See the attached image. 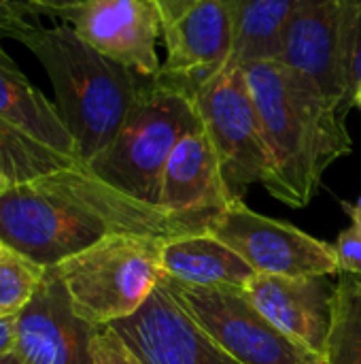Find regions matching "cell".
Wrapping results in <instances>:
<instances>
[{"label": "cell", "instance_id": "d6a6232c", "mask_svg": "<svg viewBox=\"0 0 361 364\" xmlns=\"http://www.w3.org/2000/svg\"><path fill=\"white\" fill-rule=\"evenodd\" d=\"M0 245H2V241H0Z\"/></svg>", "mask_w": 361, "mask_h": 364}, {"label": "cell", "instance_id": "44dd1931", "mask_svg": "<svg viewBox=\"0 0 361 364\" xmlns=\"http://www.w3.org/2000/svg\"><path fill=\"white\" fill-rule=\"evenodd\" d=\"M47 267L0 245V316H17L36 292Z\"/></svg>", "mask_w": 361, "mask_h": 364}, {"label": "cell", "instance_id": "4dcf8cb0", "mask_svg": "<svg viewBox=\"0 0 361 364\" xmlns=\"http://www.w3.org/2000/svg\"><path fill=\"white\" fill-rule=\"evenodd\" d=\"M13 188V183H11V179L4 175V173H0V196L6 192V190H11Z\"/></svg>", "mask_w": 361, "mask_h": 364}, {"label": "cell", "instance_id": "7c38bea8", "mask_svg": "<svg viewBox=\"0 0 361 364\" xmlns=\"http://www.w3.org/2000/svg\"><path fill=\"white\" fill-rule=\"evenodd\" d=\"M96 328L72 311L62 279L47 267L30 303L17 314L15 352L26 364H94Z\"/></svg>", "mask_w": 361, "mask_h": 364}, {"label": "cell", "instance_id": "1f68e13d", "mask_svg": "<svg viewBox=\"0 0 361 364\" xmlns=\"http://www.w3.org/2000/svg\"><path fill=\"white\" fill-rule=\"evenodd\" d=\"M306 364H326V360H323V358H313L311 363H306Z\"/></svg>", "mask_w": 361, "mask_h": 364}, {"label": "cell", "instance_id": "8992f818", "mask_svg": "<svg viewBox=\"0 0 361 364\" xmlns=\"http://www.w3.org/2000/svg\"><path fill=\"white\" fill-rule=\"evenodd\" d=\"M194 102L219 156L230 194L243 200L253 183L266 188L274 166L245 68H223L194 94Z\"/></svg>", "mask_w": 361, "mask_h": 364}, {"label": "cell", "instance_id": "ac0fdd59", "mask_svg": "<svg viewBox=\"0 0 361 364\" xmlns=\"http://www.w3.org/2000/svg\"><path fill=\"white\" fill-rule=\"evenodd\" d=\"M302 0H240L236 43L228 66L279 60L285 30Z\"/></svg>", "mask_w": 361, "mask_h": 364}, {"label": "cell", "instance_id": "cb8c5ba5", "mask_svg": "<svg viewBox=\"0 0 361 364\" xmlns=\"http://www.w3.org/2000/svg\"><path fill=\"white\" fill-rule=\"evenodd\" d=\"M338 267L343 275H361V228L351 224L334 243Z\"/></svg>", "mask_w": 361, "mask_h": 364}, {"label": "cell", "instance_id": "83f0119b", "mask_svg": "<svg viewBox=\"0 0 361 364\" xmlns=\"http://www.w3.org/2000/svg\"><path fill=\"white\" fill-rule=\"evenodd\" d=\"M17 343V316H0V358L15 352Z\"/></svg>", "mask_w": 361, "mask_h": 364}, {"label": "cell", "instance_id": "7402d4cb", "mask_svg": "<svg viewBox=\"0 0 361 364\" xmlns=\"http://www.w3.org/2000/svg\"><path fill=\"white\" fill-rule=\"evenodd\" d=\"M94 364H143L111 326H98L94 335Z\"/></svg>", "mask_w": 361, "mask_h": 364}, {"label": "cell", "instance_id": "2e32d148", "mask_svg": "<svg viewBox=\"0 0 361 364\" xmlns=\"http://www.w3.org/2000/svg\"><path fill=\"white\" fill-rule=\"evenodd\" d=\"M162 275L187 286L247 288L257 273L232 247L204 230L164 243Z\"/></svg>", "mask_w": 361, "mask_h": 364}, {"label": "cell", "instance_id": "484cf974", "mask_svg": "<svg viewBox=\"0 0 361 364\" xmlns=\"http://www.w3.org/2000/svg\"><path fill=\"white\" fill-rule=\"evenodd\" d=\"M147 2L155 11L160 26H162V32H164L170 26H174L198 0H147Z\"/></svg>", "mask_w": 361, "mask_h": 364}, {"label": "cell", "instance_id": "8fae6325", "mask_svg": "<svg viewBox=\"0 0 361 364\" xmlns=\"http://www.w3.org/2000/svg\"><path fill=\"white\" fill-rule=\"evenodd\" d=\"M109 326L143 364H238L200 331L162 279L138 311Z\"/></svg>", "mask_w": 361, "mask_h": 364}, {"label": "cell", "instance_id": "4316f807", "mask_svg": "<svg viewBox=\"0 0 361 364\" xmlns=\"http://www.w3.org/2000/svg\"><path fill=\"white\" fill-rule=\"evenodd\" d=\"M19 2L34 13H49L53 17H62L68 21L89 0H19Z\"/></svg>", "mask_w": 361, "mask_h": 364}, {"label": "cell", "instance_id": "f546056e", "mask_svg": "<svg viewBox=\"0 0 361 364\" xmlns=\"http://www.w3.org/2000/svg\"><path fill=\"white\" fill-rule=\"evenodd\" d=\"M0 364H26L21 360V356L17 354V352H11V354H6V356H2L0 358Z\"/></svg>", "mask_w": 361, "mask_h": 364}, {"label": "cell", "instance_id": "52a82bcc", "mask_svg": "<svg viewBox=\"0 0 361 364\" xmlns=\"http://www.w3.org/2000/svg\"><path fill=\"white\" fill-rule=\"evenodd\" d=\"M162 284L200 331L238 364H306L319 358L281 335L245 288L187 286L164 275Z\"/></svg>", "mask_w": 361, "mask_h": 364}, {"label": "cell", "instance_id": "d4e9b609", "mask_svg": "<svg viewBox=\"0 0 361 364\" xmlns=\"http://www.w3.org/2000/svg\"><path fill=\"white\" fill-rule=\"evenodd\" d=\"M347 107H355L361 111V4L357 9L355 26H353V43H351V68H349V96Z\"/></svg>", "mask_w": 361, "mask_h": 364}, {"label": "cell", "instance_id": "5b68a950", "mask_svg": "<svg viewBox=\"0 0 361 364\" xmlns=\"http://www.w3.org/2000/svg\"><path fill=\"white\" fill-rule=\"evenodd\" d=\"M166 241L149 235H109L55 264L72 311L91 326L130 318L162 279Z\"/></svg>", "mask_w": 361, "mask_h": 364}, {"label": "cell", "instance_id": "9a60e30c", "mask_svg": "<svg viewBox=\"0 0 361 364\" xmlns=\"http://www.w3.org/2000/svg\"><path fill=\"white\" fill-rule=\"evenodd\" d=\"M232 203L236 198L223 181L219 156L200 122L174 145L162 173L157 205L170 213H215Z\"/></svg>", "mask_w": 361, "mask_h": 364}, {"label": "cell", "instance_id": "d6986e66", "mask_svg": "<svg viewBox=\"0 0 361 364\" xmlns=\"http://www.w3.org/2000/svg\"><path fill=\"white\" fill-rule=\"evenodd\" d=\"M83 164L68 156H62L23 132L15 130L0 119V173H4L13 186L32 181L60 168Z\"/></svg>", "mask_w": 361, "mask_h": 364}, {"label": "cell", "instance_id": "6da1fadb", "mask_svg": "<svg viewBox=\"0 0 361 364\" xmlns=\"http://www.w3.org/2000/svg\"><path fill=\"white\" fill-rule=\"evenodd\" d=\"M215 213H170L74 164L0 196V241L40 267H55L109 235L177 239L204 232Z\"/></svg>", "mask_w": 361, "mask_h": 364}, {"label": "cell", "instance_id": "9c48e42d", "mask_svg": "<svg viewBox=\"0 0 361 364\" xmlns=\"http://www.w3.org/2000/svg\"><path fill=\"white\" fill-rule=\"evenodd\" d=\"M361 0H302L281 45L279 62L347 107L353 26Z\"/></svg>", "mask_w": 361, "mask_h": 364}, {"label": "cell", "instance_id": "5bb4252c", "mask_svg": "<svg viewBox=\"0 0 361 364\" xmlns=\"http://www.w3.org/2000/svg\"><path fill=\"white\" fill-rule=\"evenodd\" d=\"M68 21L79 38L109 60L147 79L160 73L155 45L162 26L147 0H89Z\"/></svg>", "mask_w": 361, "mask_h": 364}, {"label": "cell", "instance_id": "e0dca14e", "mask_svg": "<svg viewBox=\"0 0 361 364\" xmlns=\"http://www.w3.org/2000/svg\"><path fill=\"white\" fill-rule=\"evenodd\" d=\"M0 119L36 143L79 160L74 141L57 109L38 92L0 47ZM81 162V160H79Z\"/></svg>", "mask_w": 361, "mask_h": 364}, {"label": "cell", "instance_id": "3957f363", "mask_svg": "<svg viewBox=\"0 0 361 364\" xmlns=\"http://www.w3.org/2000/svg\"><path fill=\"white\" fill-rule=\"evenodd\" d=\"M19 43L43 64L53 87V105L74 141L77 156L89 164L123 126L147 77L98 53L72 26L45 28L36 21Z\"/></svg>", "mask_w": 361, "mask_h": 364}, {"label": "cell", "instance_id": "7a4b0ae2", "mask_svg": "<svg viewBox=\"0 0 361 364\" xmlns=\"http://www.w3.org/2000/svg\"><path fill=\"white\" fill-rule=\"evenodd\" d=\"M243 68L274 166L266 190L289 207H306L319 192L326 171L353 151L347 109L330 102L279 60L251 62Z\"/></svg>", "mask_w": 361, "mask_h": 364}, {"label": "cell", "instance_id": "603a6c76", "mask_svg": "<svg viewBox=\"0 0 361 364\" xmlns=\"http://www.w3.org/2000/svg\"><path fill=\"white\" fill-rule=\"evenodd\" d=\"M36 21H38L36 13L30 11L26 4H21L19 0H0V41L2 38L19 41V36Z\"/></svg>", "mask_w": 361, "mask_h": 364}, {"label": "cell", "instance_id": "277c9868", "mask_svg": "<svg viewBox=\"0 0 361 364\" xmlns=\"http://www.w3.org/2000/svg\"><path fill=\"white\" fill-rule=\"evenodd\" d=\"M196 124L200 115L194 98L155 75L147 79L115 139L85 166L109 186L157 205L164 166L174 145Z\"/></svg>", "mask_w": 361, "mask_h": 364}, {"label": "cell", "instance_id": "ffe728a7", "mask_svg": "<svg viewBox=\"0 0 361 364\" xmlns=\"http://www.w3.org/2000/svg\"><path fill=\"white\" fill-rule=\"evenodd\" d=\"M326 364H361V275H343L336 284L332 331Z\"/></svg>", "mask_w": 361, "mask_h": 364}, {"label": "cell", "instance_id": "f1b7e54d", "mask_svg": "<svg viewBox=\"0 0 361 364\" xmlns=\"http://www.w3.org/2000/svg\"><path fill=\"white\" fill-rule=\"evenodd\" d=\"M343 207H345L347 215L351 218V224H355V226L361 228V196L355 203H345Z\"/></svg>", "mask_w": 361, "mask_h": 364}, {"label": "cell", "instance_id": "ba28073f", "mask_svg": "<svg viewBox=\"0 0 361 364\" xmlns=\"http://www.w3.org/2000/svg\"><path fill=\"white\" fill-rule=\"evenodd\" d=\"M206 232L232 247L260 275L330 277L340 273L334 245L291 224L266 218L249 209L245 200L217 211Z\"/></svg>", "mask_w": 361, "mask_h": 364}, {"label": "cell", "instance_id": "4fadbf2b", "mask_svg": "<svg viewBox=\"0 0 361 364\" xmlns=\"http://www.w3.org/2000/svg\"><path fill=\"white\" fill-rule=\"evenodd\" d=\"M257 311L289 341L323 358L332 331L336 286L328 275H255L245 288Z\"/></svg>", "mask_w": 361, "mask_h": 364}, {"label": "cell", "instance_id": "30bf717a", "mask_svg": "<svg viewBox=\"0 0 361 364\" xmlns=\"http://www.w3.org/2000/svg\"><path fill=\"white\" fill-rule=\"evenodd\" d=\"M240 0H198L162 32L166 60L157 77L194 94L228 68L236 43Z\"/></svg>", "mask_w": 361, "mask_h": 364}]
</instances>
